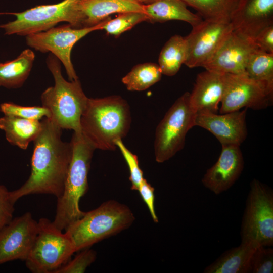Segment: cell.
<instances>
[{
	"instance_id": "obj_33",
	"label": "cell",
	"mask_w": 273,
	"mask_h": 273,
	"mask_svg": "<svg viewBox=\"0 0 273 273\" xmlns=\"http://www.w3.org/2000/svg\"><path fill=\"white\" fill-rule=\"evenodd\" d=\"M14 205L10 198V191L0 185V230L13 218Z\"/></svg>"
},
{
	"instance_id": "obj_21",
	"label": "cell",
	"mask_w": 273,
	"mask_h": 273,
	"mask_svg": "<svg viewBox=\"0 0 273 273\" xmlns=\"http://www.w3.org/2000/svg\"><path fill=\"white\" fill-rule=\"evenodd\" d=\"M41 128L42 122L39 120L5 115L0 118V129L4 131L7 140L21 149H27Z\"/></svg>"
},
{
	"instance_id": "obj_12",
	"label": "cell",
	"mask_w": 273,
	"mask_h": 273,
	"mask_svg": "<svg viewBox=\"0 0 273 273\" xmlns=\"http://www.w3.org/2000/svg\"><path fill=\"white\" fill-rule=\"evenodd\" d=\"M192 28L185 37L187 57L184 64L190 68L202 67L233 31L231 23L204 20Z\"/></svg>"
},
{
	"instance_id": "obj_24",
	"label": "cell",
	"mask_w": 273,
	"mask_h": 273,
	"mask_svg": "<svg viewBox=\"0 0 273 273\" xmlns=\"http://www.w3.org/2000/svg\"><path fill=\"white\" fill-rule=\"evenodd\" d=\"M187 57L185 37L176 34L171 37L163 47L159 56L158 65L162 73L175 75L185 63Z\"/></svg>"
},
{
	"instance_id": "obj_7",
	"label": "cell",
	"mask_w": 273,
	"mask_h": 273,
	"mask_svg": "<svg viewBox=\"0 0 273 273\" xmlns=\"http://www.w3.org/2000/svg\"><path fill=\"white\" fill-rule=\"evenodd\" d=\"M37 222V234L26 266L33 273H54L76 252L75 245L69 235L53 221L41 218Z\"/></svg>"
},
{
	"instance_id": "obj_35",
	"label": "cell",
	"mask_w": 273,
	"mask_h": 273,
	"mask_svg": "<svg viewBox=\"0 0 273 273\" xmlns=\"http://www.w3.org/2000/svg\"><path fill=\"white\" fill-rule=\"evenodd\" d=\"M252 42L257 49L273 54V25L261 30L253 39Z\"/></svg>"
},
{
	"instance_id": "obj_13",
	"label": "cell",
	"mask_w": 273,
	"mask_h": 273,
	"mask_svg": "<svg viewBox=\"0 0 273 273\" xmlns=\"http://www.w3.org/2000/svg\"><path fill=\"white\" fill-rule=\"evenodd\" d=\"M38 232V222L30 212L13 218L0 230V265L25 261Z\"/></svg>"
},
{
	"instance_id": "obj_23",
	"label": "cell",
	"mask_w": 273,
	"mask_h": 273,
	"mask_svg": "<svg viewBox=\"0 0 273 273\" xmlns=\"http://www.w3.org/2000/svg\"><path fill=\"white\" fill-rule=\"evenodd\" d=\"M35 57L34 52L26 49L14 60L0 63V86L7 88L21 87L30 73Z\"/></svg>"
},
{
	"instance_id": "obj_17",
	"label": "cell",
	"mask_w": 273,
	"mask_h": 273,
	"mask_svg": "<svg viewBox=\"0 0 273 273\" xmlns=\"http://www.w3.org/2000/svg\"><path fill=\"white\" fill-rule=\"evenodd\" d=\"M230 23L234 32L252 42L261 30L273 25V0H238Z\"/></svg>"
},
{
	"instance_id": "obj_4",
	"label": "cell",
	"mask_w": 273,
	"mask_h": 273,
	"mask_svg": "<svg viewBox=\"0 0 273 273\" xmlns=\"http://www.w3.org/2000/svg\"><path fill=\"white\" fill-rule=\"evenodd\" d=\"M47 65L55 83L41 95L42 106L50 114L48 118L61 129L82 133L80 119L88 98L80 81H67L62 74L60 61L52 54L47 58Z\"/></svg>"
},
{
	"instance_id": "obj_9",
	"label": "cell",
	"mask_w": 273,
	"mask_h": 273,
	"mask_svg": "<svg viewBox=\"0 0 273 273\" xmlns=\"http://www.w3.org/2000/svg\"><path fill=\"white\" fill-rule=\"evenodd\" d=\"M241 242L273 245V193L256 179L250 183L241 229Z\"/></svg>"
},
{
	"instance_id": "obj_15",
	"label": "cell",
	"mask_w": 273,
	"mask_h": 273,
	"mask_svg": "<svg viewBox=\"0 0 273 273\" xmlns=\"http://www.w3.org/2000/svg\"><path fill=\"white\" fill-rule=\"evenodd\" d=\"M256 48L252 41L233 31L202 67L222 74H246L247 62Z\"/></svg>"
},
{
	"instance_id": "obj_20",
	"label": "cell",
	"mask_w": 273,
	"mask_h": 273,
	"mask_svg": "<svg viewBox=\"0 0 273 273\" xmlns=\"http://www.w3.org/2000/svg\"><path fill=\"white\" fill-rule=\"evenodd\" d=\"M148 21L151 23H163L171 20L182 21L195 26L202 20L198 14L190 11L181 0H157L144 5Z\"/></svg>"
},
{
	"instance_id": "obj_16",
	"label": "cell",
	"mask_w": 273,
	"mask_h": 273,
	"mask_svg": "<svg viewBox=\"0 0 273 273\" xmlns=\"http://www.w3.org/2000/svg\"><path fill=\"white\" fill-rule=\"evenodd\" d=\"M217 161L207 169L202 179L205 187L216 195L227 191L238 180L244 168L240 146L221 145Z\"/></svg>"
},
{
	"instance_id": "obj_36",
	"label": "cell",
	"mask_w": 273,
	"mask_h": 273,
	"mask_svg": "<svg viewBox=\"0 0 273 273\" xmlns=\"http://www.w3.org/2000/svg\"><path fill=\"white\" fill-rule=\"evenodd\" d=\"M136 2L142 5H148L155 2L157 0H134Z\"/></svg>"
},
{
	"instance_id": "obj_5",
	"label": "cell",
	"mask_w": 273,
	"mask_h": 273,
	"mask_svg": "<svg viewBox=\"0 0 273 273\" xmlns=\"http://www.w3.org/2000/svg\"><path fill=\"white\" fill-rule=\"evenodd\" d=\"M134 220L129 207L110 200L85 212L64 231L72 238L76 252L128 229Z\"/></svg>"
},
{
	"instance_id": "obj_32",
	"label": "cell",
	"mask_w": 273,
	"mask_h": 273,
	"mask_svg": "<svg viewBox=\"0 0 273 273\" xmlns=\"http://www.w3.org/2000/svg\"><path fill=\"white\" fill-rule=\"evenodd\" d=\"M115 143L116 147L120 151L128 167L130 173L129 180L131 184V189L138 191L142 181L144 178L143 172L139 166L138 157L126 147L122 139L116 140Z\"/></svg>"
},
{
	"instance_id": "obj_30",
	"label": "cell",
	"mask_w": 273,
	"mask_h": 273,
	"mask_svg": "<svg viewBox=\"0 0 273 273\" xmlns=\"http://www.w3.org/2000/svg\"><path fill=\"white\" fill-rule=\"evenodd\" d=\"M96 252L89 248L79 251L72 259L61 266L54 273H83L96 259Z\"/></svg>"
},
{
	"instance_id": "obj_34",
	"label": "cell",
	"mask_w": 273,
	"mask_h": 273,
	"mask_svg": "<svg viewBox=\"0 0 273 273\" xmlns=\"http://www.w3.org/2000/svg\"><path fill=\"white\" fill-rule=\"evenodd\" d=\"M138 191L146 204L153 221L155 223H158V218L156 215L154 206V188L145 178H144Z\"/></svg>"
},
{
	"instance_id": "obj_11",
	"label": "cell",
	"mask_w": 273,
	"mask_h": 273,
	"mask_svg": "<svg viewBox=\"0 0 273 273\" xmlns=\"http://www.w3.org/2000/svg\"><path fill=\"white\" fill-rule=\"evenodd\" d=\"M273 91L246 74H226L224 93L220 103V113L242 108L261 110L272 101Z\"/></svg>"
},
{
	"instance_id": "obj_6",
	"label": "cell",
	"mask_w": 273,
	"mask_h": 273,
	"mask_svg": "<svg viewBox=\"0 0 273 273\" xmlns=\"http://www.w3.org/2000/svg\"><path fill=\"white\" fill-rule=\"evenodd\" d=\"M80 0H63L59 3L38 5L21 12L5 13L15 16L14 21L0 25L5 34L26 36L48 30L60 22L75 28L82 27V17L77 5Z\"/></svg>"
},
{
	"instance_id": "obj_29",
	"label": "cell",
	"mask_w": 273,
	"mask_h": 273,
	"mask_svg": "<svg viewBox=\"0 0 273 273\" xmlns=\"http://www.w3.org/2000/svg\"><path fill=\"white\" fill-rule=\"evenodd\" d=\"M0 111L5 115L16 116L24 119L40 120L45 117L49 118V111L43 106H23L11 102L0 105Z\"/></svg>"
},
{
	"instance_id": "obj_8",
	"label": "cell",
	"mask_w": 273,
	"mask_h": 273,
	"mask_svg": "<svg viewBox=\"0 0 273 273\" xmlns=\"http://www.w3.org/2000/svg\"><path fill=\"white\" fill-rule=\"evenodd\" d=\"M185 92L169 108L158 124L154 144L156 161L163 163L173 157L185 146L188 132L195 126L196 113Z\"/></svg>"
},
{
	"instance_id": "obj_19",
	"label": "cell",
	"mask_w": 273,
	"mask_h": 273,
	"mask_svg": "<svg viewBox=\"0 0 273 273\" xmlns=\"http://www.w3.org/2000/svg\"><path fill=\"white\" fill-rule=\"evenodd\" d=\"M77 8L81 15L83 28L96 25L114 13H145L144 5L134 0H80Z\"/></svg>"
},
{
	"instance_id": "obj_1",
	"label": "cell",
	"mask_w": 273,
	"mask_h": 273,
	"mask_svg": "<svg viewBox=\"0 0 273 273\" xmlns=\"http://www.w3.org/2000/svg\"><path fill=\"white\" fill-rule=\"evenodd\" d=\"M41 122L42 128L33 141L30 176L20 188L10 191L14 204L29 195H52L57 199L63 192L72 157L71 145L63 141L62 129L50 119L45 117Z\"/></svg>"
},
{
	"instance_id": "obj_25",
	"label": "cell",
	"mask_w": 273,
	"mask_h": 273,
	"mask_svg": "<svg viewBox=\"0 0 273 273\" xmlns=\"http://www.w3.org/2000/svg\"><path fill=\"white\" fill-rule=\"evenodd\" d=\"M194 9L203 20L230 23L238 0H181Z\"/></svg>"
},
{
	"instance_id": "obj_28",
	"label": "cell",
	"mask_w": 273,
	"mask_h": 273,
	"mask_svg": "<svg viewBox=\"0 0 273 273\" xmlns=\"http://www.w3.org/2000/svg\"><path fill=\"white\" fill-rule=\"evenodd\" d=\"M148 21V17L144 12L121 13L114 19L108 18L103 25L102 30H104L107 35L117 37L138 24Z\"/></svg>"
},
{
	"instance_id": "obj_26",
	"label": "cell",
	"mask_w": 273,
	"mask_h": 273,
	"mask_svg": "<svg viewBox=\"0 0 273 273\" xmlns=\"http://www.w3.org/2000/svg\"><path fill=\"white\" fill-rule=\"evenodd\" d=\"M162 75L158 64L145 63L134 66L122 82L129 91H143L159 81Z\"/></svg>"
},
{
	"instance_id": "obj_14",
	"label": "cell",
	"mask_w": 273,
	"mask_h": 273,
	"mask_svg": "<svg viewBox=\"0 0 273 273\" xmlns=\"http://www.w3.org/2000/svg\"><path fill=\"white\" fill-rule=\"evenodd\" d=\"M247 108L225 113L210 112L196 113L195 126L211 133L221 145L240 146L247 137Z\"/></svg>"
},
{
	"instance_id": "obj_10",
	"label": "cell",
	"mask_w": 273,
	"mask_h": 273,
	"mask_svg": "<svg viewBox=\"0 0 273 273\" xmlns=\"http://www.w3.org/2000/svg\"><path fill=\"white\" fill-rule=\"evenodd\" d=\"M107 19L89 27L77 28L69 24L55 26L48 30L25 36L26 44L37 51L50 52L63 64L69 81L75 80L78 77L71 57L74 46L89 33L102 30Z\"/></svg>"
},
{
	"instance_id": "obj_31",
	"label": "cell",
	"mask_w": 273,
	"mask_h": 273,
	"mask_svg": "<svg viewBox=\"0 0 273 273\" xmlns=\"http://www.w3.org/2000/svg\"><path fill=\"white\" fill-rule=\"evenodd\" d=\"M273 249L270 247L258 246L251 258L249 273H272Z\"/></svg>"
},
{
	"instance_id": "obj_27",
	"label": "cell",
	"mask_w": 273,
	"mask_h": 273,
	"mask_svg": "<svg viewBox=\"0 0 273 273\" xmlns=\"http://www.w3.org/2000/svg\"><path fill=\"white\" fill-rule=\"evenodd\" d=\"M245 71L249 77L273 91V54L255 49L249 57Z\"/></svg>"
},
{
	"instance_id": "obj_22",
	"label": "cell",
	"mask_w": 273,
	"mask_h": 273,
	"mask_svg": "<svg viewBox=\"0 0 273 273\" xmlns=\"http://www.w3.org/2000/svg\"><path fill=\"white\" fill-rule=\"evenodd\" d=\"M253 244L241 242L224 252L206 267L205 273H249L251 256L256 248Z\"/></svg>"
},
{
	"instance_id": "obj_18",
	"label": "cell",
	"mask_w": 273,
	"mask_h": 273,
	"mask_svg": "<svg viewBox=\"0 0 273 273\" xmlns=\"http://www.w3.org/2000/svg\"><path fill=\"white\" fill-rule=\"evenodd\" d=\"M226 74L205 70L196 77L189 95L190 104L196 113H217L226 85Z\"/></svg>"
},
{
	"instance_id": "obj_2",
	"label": "cell",
	"mask_w": 273,
	"mask_h": 273,
	"mask_svg": "<svg viewBox=\"0 0 273 273\" xmlns=\"http://www.w3.org/2000/svg\"><path fill=\"white\" fill-rule=\"evenodd\" d=\"M127 102L120 96L88 99L80 119L81 132L96 149L113 151L125 138L131 116Z\"/></svg>"
},
{
	"instance_id": "obj_3",
	"label": "cell",
	"mask_w": 273,
	"mask_h": 273,
	"mask_svg": "<svg viewBox=\"0 0 273 273\" xmlns=\"http://www.w3.org/2000/svg\"><path fill=\"white\" fill-rule=\"evenodd\" d=\"M70 143L72 157L64 189L57 198L53 223L65 231L85 213L79 207L80 199L88 189V174L94 152L93 145L82 133H73Z\"/></svg>"
}]
</instances>
